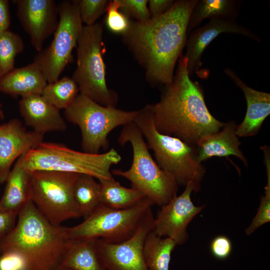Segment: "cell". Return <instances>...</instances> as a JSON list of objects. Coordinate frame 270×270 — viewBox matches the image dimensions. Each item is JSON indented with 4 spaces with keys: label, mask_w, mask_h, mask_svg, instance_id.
I'll return each mask as SVG.
<instances>
[{
    "label": "cell",
    "mask_w": 270,
    "mask_h": 270,
    "mask_svg": "<svg viewBox=\"0 0 270 270\" xmlns=\"http://www.w3.org/2000/svg\"><path fill=\"white\" fill-rule=\"evenodd\" d=\"M138 112L104 106L79 93L64 114L68 122L80 128L83 152L99 154L101 148H108L110 132L119 126L133 122Z\"/></svg>",
    "instance_id": "9c48e42d"
},
{
    "label": "cell",
    "mask_w": 270,
    "mask_h": 270,
    "mask_svg": "<svg viewBox=\"0 0 270 270\" xmlns=\"http://www.w3.org/2000/svg\"><path fill=\"white\" fill-rule=\"evenodd\" d=\"M16 15L32 46L42 50L44 41L56 30L59 21L58 4L53 0H18Z\"/></svg>",
    "instance_id": "5bb4252c"
},
{
    "label": "cell",
    "mask_w": 270,
    "mask_h": 270,
    "mask_svg": "<svg viewBox=\"0 0 270 270\" xmlns=\"http://www.w3.org/2000/svg\"><path fill=\"white\" fill-rule=\"evenodd\" d=\"M48 84L40 68L34 62L14 68L0 78V92L13 97L41 94Z\"/></svg>",
    "instance_id": "44dd1931"
},
{
    "label": "cell",
    "mask_w": 270,
    "mask_h": 270,
    "mask_svg": "<svg viewBox=\"0 0 270 270\" xmlns=\"http://www.w3.org/2000/svg\"><path fill=\"white\" fill-rule=\"evenodd\" d=\"M224 72L242 90L246 101V116L242 123L236 126V136L248 137L256 135L264 121L270 115V94L248 86L230 68L224 70Z\"/></svg>",
    "instance_id": "ac0fdd59"
},
{
    "label": "cell",
    "mask_w": 270,
    "mask_h": 270,
    "mask_svg": "<svg viewBox=\"0 0 270 270\" xmlns=\"http://www.w3.org/2000/svg\"><path fill=\"white\" fill-rule=\"evenodd\" d=\"M242 35L260 42L258 36L246 28L238 24L235 18H218L210 19L205 25L197 28L187 38L186 52L188 68L190 76L202 66V56L209 44L222 33Z\"/></svg>",
    "instance_id": "9a60e30c"
},
{
    "label": "cell",
    "mask_w": 270,
    "mask_h": 270,
    "mask_svg": "<svg viewBox=\"0 0 270 270\" xmlns=\"http://www.w3.org/2000/svg\"><path fill=\"white\" fill-rule=\"evenodd\" d=\"M264 155V163L266 168L267 184L264 194L261 196L258 212L245 232L249 236L262 225L270 221V147H260Z\"/></svg>",
    "instance_id": "f1b7e54d"
},
{
    "label": "cell",
    "mask_w": 270,
    "mask_h": 270,
    "mask_svg": "<svg viewBox=\"0 0 270 270\" xmlns=\"http://www.w3.org/2000/svg\"><path fill=\"white\" fill-rule=\"evenodd\" d=\"M55 270H71L68 268H65V267H62V266H60L58 268L56 269Z\"/></svg>",
    "instance_id": "f35d334b"
},
{
    "label": "cell",
    "mask_w": 270,
    "mask_h": 270,
    "mask_svg": "<svg viewBox=\"0 0 270 270\" xmlns=\"http://www.w3.org/2000/svg\"><path fill=\"white\" fill-rule=\"evenodd\" d=\"M210 251L212 256L218 260L227 258L232 250V244L230 240L224 235L215 237L211 242Z\"/></svg>",
    "instance_id": "d6a6232c"
},
{
    "label": "cell",
    "mask_w": 270,
    "mask_h": 270,
    "mask_svg": "<svg viewBox=\"0 0 270 270\" xmlns=\"http://www.w3.org/2000/svg\"><path fill=\"white\" fill-rule=\"evenodd\" d=\"M30 172L52 170L88 174L99 180L113 178L111 167L122 160L114 148L102 154L78 152L60 144L42 142L21 156Z\"/></svg>",
    "instance_id": "8992f818"
},
{
    "label": "cell",
    "mask_w": 270,
    "mask_h": 270,
    "mask_svg": "<svg viewBox=\"0 0 270 270\" xmlns=\"http://www.w3.org/2000/svg\"><path fill=\"white\" fill-rule=\"evenodd\" d=\"M118 140L122 146L130 144L132 161L128 170H112V174L128 180L132 188L142 192L154 204L162 206L176 196L178 184L152 158L140 130L134 122L123 126Z\"/></svg>",
    "instance_id": "277c9868"
},
{
    "label": "cell",
    "mask_w": 270,
    "mask_h": 270,
    "mask_svg": "<svg viewBox=\"0 0 270 270\" xmlns=\"http://www.w3.org/2000/svg\"><path fill=\"white\" fill-rule=\"evenodd\" d=\"M59 21L49 46L35 56L32 62L44 74L48 84L55 82L72 58L83 26L76 0L58 4Z\"/></svg>",
    "instance_id": "8fae6325"
},
{
    "label": "cell",
    "mask_w": 270,
    "mask_h": 270,
    "mask_svg": "<svg viewBox=\"0 0 270 270\" xmlns=\"http://www.w3.org/2000/svg\"><path fill=\"white\" fill-rule=\"evenodd\" d=\"M4 118V113L2 108V104L0 103V120H3Z\"/></svg>",
    "instance_id": "74e56055"
},
{
    "label": "cell",
    "mask_w": 270,
    "mask_h": 270,
    "mask_svg": "<svg viewBox=\"0 0 270 270\" xmlns=\"http://www.w3.org/2000/svg\"><path fill=\"white\" fill-rule=\"evenodd\" d=\"M81 20L86 26L94 24L98 18L106 12V0H76Z\"/></svg>",
    "instance_id": "4dcf8cb0"
},
{
    "label": "cell",
    "mask_w": 270,
    "mask_h": 270,
    "mask_svg": "<svg viewBox=\"0 0 270 270\" xmlns=\"http://www.w3.org/2000/svg\"><path fill=\"white\" fill-rule=\"evenodd\" d=\"M185 186L180 196L162 206L154 218L152 230L160 237L171 238L176 245L186 242L189 224L204 207L194 206L191 200L192 193L199 191L200 184L190 182Z\"/></svg>",
    "instance_id": "7c38bea8"
},
{
    "label": "cell",
    "mask_w": 270,
    "mask_h": 270,
    "mask_svg": "<svg viewBox=\"0 0 270 270\" xmlns=\"http://www.w3.org/2000/svg\"><path fill=\"white\" fill-rule=\"evenodd\" d=\"M154 205L147 198L124 210L114 209L100 204L80 224L64 226L66 236L68 239H101L114 244L123 242L134 235Z\"/></svg>",
    "instance_id": "ba28073f"
},
{
    "label": "cell",
    "mask_w": 270,
    "mask_h": 270,
    "mask_svg": "<svg viewBox=\"0 0 270 270\" xmlns=\"http://www.w3.org/2000/svg\"><path fill=\"white\" fill-rule=\"evenodd\" d=\"M79 93L78 86L72 78L64 76L48 84L41 95L59 110H65L72 104Z\"/></svg>",
    "instance_id": "4316f807"
},
{
    "label": "cell",
    "mask_w": 270,
    "mask_h": 270,
    "mask_svg": "<svg viewBox=\"0 0 270 270\" xmlns=\"http://www.w3.org/2000/svg\"><path fill=\"white\" fill-rule=\"evenodd\" d=\"M80 174L52 170L32 172L30 200L51 224L80 217L74 188Z\"/></svg>",
    "instance_id": "30bf717a"
},
{
    "label": "cell",
    "mask_w": 270,
    "mask_h": 270,
    "mask_svg": "<svg viewBox=\"0 0 270 270\" xmlns=\"http://www.w3.org/2000/svg\"><path fill=\"white\" fill-rule=\"evenodd\" d=\"M18 110L26 124L38 133L64 132L67 128L60 110L41 94L22 98L18 102Z\"/></svg>",
    "instance_id": "e0dca14e"
},
{
    "label": "cell",
    "mask_w": 270,
    "mask_h": 270,
    "mask_svg": "<svg viewBox=\"0 0 270 270\" xmlns=\"http://www.w3.org/2000/svg\"><path fill=\"white\" fill-rule=\"evenodd\" d=\"M100 186L95 178L80 174L74 188V198L80 217H88L100 204Z\"/></svg>",
    "instance_id": "484cf974"
},
{
    "label": "cell",
    "mask_w": 270,
    "mask_h": 270,
    "mask_svg": "<svg viewBox=\"0 0 270 270\" xmlns=\"http://www.w3.org/2000/svg\"><path fill=\"white\" fill-rule=\"evenodd\" d=\"M10 21L9 2L0 0V32L8 30Z\"/></svg>",
    "instance_id": "8d00e7d4"
},
{
    "label": "cell",
    "mask_w": 270,
    "mask_h": 270,
    "mask_svg": "<svg viewBox=\"0 0 270 270\" xmlns=\"http://www.w3.org/2000/svg\"><path fill=\"white\" fill-rule=\"evenodd\" d=\"M236 126L234 121L224 123L218 131L202 138L196 146L198 161L202 163L213 156H234L247 166V160L239 148L240 143L236 132Z\"/></svg>",
    "instance_id": "d6986e66"
},
{
    "label": "cell",
    "mask_w": 270,
    "mask_h": 270,
    "mask_svg": "<svg viewBox=\"0 0 270 270\" xmlns=\"http://www.w3.org/2000/svg\"><path fill=\"white\" fill-rule=\"evenodd\" d=\"M134 122L152 150L160 168L168 174L178 186L190 182L200 184L206 168L197 159L195 146L176 138L162 134L156 128L150 104L138 110Z\"/></svg>",
    "instance_id": "5b68a950"
},
{
    "label": "cell",
    "mask_w": 270,
    "mask_h": 270,
    "mask_svg": "<svg viewBox=\"0 0 270 270\" xmlns=\"http://www.w3.org/2000/svg\"><path fill=\"white\" fill-rule=\"evenodd\" d=\"M32 172L24 166L21 156L16 160L6 182L0 200V211L18 215L30 200Z\"/></svg>",
    "instance_id": "ffe728a7"
},
{
    "label": "cell",
    "mask_w": 270,
    "mask_h": 270,
    "mask_svg": "<svg viewBox=\"0 0 270 270\" xmlns=\"http://www.w3.org/2000/svg\"><path fill=\"white\" fill-rule=\"evenodd\" d=\"M150 106L154 124L160 132L192 146L224 124L209 112L203 90L190 79L187 60L182 55L172 82L166 86L159 102Z\"/></svg>",
    "instance_id": "7a4b0ae2"
},
{
    "label": "cell",
    "mask_w": 270,
    "mask_h": 270,
    "mask_svg": "<svg viewBox=\"0 0 270 270\" xmlns=\"http://www.w3.org/2000/svg\"><path fill=\"white\" fill-rule=\"evenodd\" d=\"M0 270H27L23 258L18 253L8 252L0 256Z\"/></svg>",
    "instance_id": "836d02e7"
},
{
    "label": "cell",
    "mask_w": 270,
    "mask_h": 270,
    "mask_svg": "<svg viewBox=\"0 0 270 270\" xmlns=\"http://www.w3.org/2000/svg\"><path fill=\"white\" fill-rule=\"evenodd\" d=\"M18 215L0 211V238L7 234L16 224Z\"/></svg>",
    "instance_id": "d590c367"
},
{
    "label": "cell",
    "mask_w": 270,
    "mask_h": 270,
    "mask_svg": "<svg viewBox=\"0 0 270 270\" xmlns=\"http://www.w3.org/2000/svg\"><path fill=\"white\" fill-rule=\"evenodd\" d=\"M24 45L22 38L9 30L0 32V78L14 68L16 56Z\"/></svg>",
    "instance_id": "83f0119b"
},
{
    "label": "cell",
    "mask_w": 270,
    "mask_h": 270,
    "mask_svg": "<svg viewBox=\"0 0 270 270\" xmlns=\"http://www.w3.org/2000/svg\"><path fill=\"white\" fill-rule=\"evenodd\" d=\"M100 202L109 208L124 210L132 208L144 198L140 192L122 186L114 178L99 180Z\"/></svg>",
    "instance_id": "cb8c5ba5"
},
{
    "label": "cell",
    "mask_w": 270,
    "mask_h": 270,
    "mask_svg": "<svg viewBox=\"0 0 270 270\" xmlns=\"http://www.w3.org/2000/svg\"><path fill=\"white\" fill-rule=\"evenodd\" d=\"M148 2L151 18H155L167 12L174 2L172 0H150Z\"/></svg>",
    "instance_id": "e575fe53"
},
{
    "label": "cell",
    "mask_w": 270,
    "mask_h": 270,
    "mask_svg": "<svg viewBox=\"0 0 270 270\" xmlns=\"http://www.w3.org/2000/svg\"><path fill=\"white\" fill-rule=\"evenodd\" d=\"M154 220L151 210L134 235L120 243L95 240L98 255L108 270H150L142 250L145 239L153 230Z\"/></svg>",
    "instance_id": "4fadbf2b"
},
{
    "label": "cell",
    "mask_w": 270,
    "mask_h": 270,
    "mask_svg": "<svg viewBox=\"0 0 270 270\" xmlns=\"http://www.w3.org/2000/svg\"><path fill=\"white\" fill-rule=\"evenodd\" d=\"M120 11L128 17L131 16L138 22H144L151 18L147 6V0H118Z\"/></svg>",
    "instance_id": "1f68e13d"
},
{
    "label": "cell",
    "mask_w": 270,
    "mask_h": 270,
    "mask_svg": "<svg viewBox=\"0 0 270 270\" xmlns=\"http://www.w3.org/2000/svg\"><path fill=\"white\" fill-rule=\"evenodd\" d=\"M118 0L109 2L106 12V24L112 32L124 35L128 30L131 22L128 17L119 10Z\"/></svg>",
    "instance_id": "f546056e"
},
{
    "label": "cell",
    "mask_w": 270,
    "mask_h": 270,
    "mask_svg": "<svg viewBox=\"0 0 270 270\" xmlns=\"http://www.w3.org/2000/svg\"><path fill=\"white\" fill-rule=\"evenodd\" d=\"M176 244L170 238H162L152 230L147 235L143 246V256L150 270H169L171 254Z\"/></svg>",
    "instance_id": "d4e9b609"
},
{
    "label": "cell",
    "mask_w": 270,
    "mask_h": 270,
    "mask_svg": "<svg viewBox=\"0 0 270 270\" xmlns=\"http://www.w3.org/2000/svg\"><path fill=\"white\" fill-rule=\"evenodd\" d=\"M18 217L14 228L0 238V254L18 253L24 259L27 270H55L60 266L68 240L64 226L51 224L31 200Z\"/></svg>",
    "instance_id": "3957f363"
},
{
    "label": "cell",
    "mask_w": 270,
    "mask_h": 270,
    "mask_svg": "<svg viewBox=\"0 0 270 270\" xmlns=\"http://www.w3.org/2000/svg\"><path fill=\"white\" fill-rule=\"evenodd\" d=\"M198 0H179L162 14L144 22H131L124 35L151 82L172 81L176 64L186 44L191 12Z\"/></svg>",
    "instance_id": "6da1fadb"
},
{
    "label": "cell",
    "mask_w": 270,
    "mask_h": 270,
    "mask_svg": "<svg viewBox=\"0 0 270 270\" xmlns=\"http://www.w3.org/2000/svg\"><path fill=\"white\" fill-rule=\"evenodd\" d=\"M60 266L71 270H108L98 255L95 240L68 239Z\"/></svg>",
    "instance_id": "7402d4cb"
},
{
    "label": "cell",
    "mask_w": 270,
    "mask_h": 270,
    "mask_svg": "<svg viewBox=\"0 0 270 270\" xmlns=\"http://www.w3.org/2000/svg\"><path fill=\"white\" fill-rule=\"evenodd\" d=\"M102 26L96 23L83 26L76 45L77 66L72 79L80 94L104 106H114L118 98L109 89L106 80L103 60Z\"/></svg>",
    "instance_id": "52a82bcc"
},
{
    "label": "cell",
    "mask_w": 270,
    "mask_h": 270,
    "mask_svg": "<svg viewBox=\"0 0 270 270\" xmlns=\"http://www.w3.org/2000/svg\"><path fill=\"white\" fill-rule=\"evenodd\" d=\"M44 135L28 130L17 118L0 124V184L6 182L14 162L42 142Z\"/></svg>",
    "instance_id": "2e32d148"
},
{
    "label": "cell",
    "mask_w": 270,
    "mask_h": 270,
    "mask_svg": "<svg viewBox=\"0 0 270 270\" xmlns=\"http://www.w3.org/2000/svg\"><path fill=\"white\" fill-rule=\"evenodd\" d=\"M240 2L233 0H198L190 17L187 28L188 35L194 29L198 28L204 19L218 18H236Z\"/></svg>",
    "instance_id": "603a6c76"
}]
</instances>
